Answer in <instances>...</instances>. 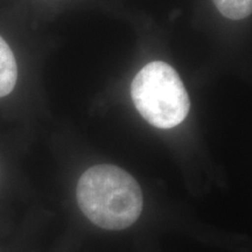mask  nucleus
Returning <instances> with one entry per match:
<instances>
[{
	"mask_svg": "<svg viewBox=\"0 0 252 252\" xmlns=\"http://www.w3.org/2000/svg\"><path fill=\"white\" fill-rule=\"evenodd\" d=\"M17 80V61L9 46L0 36V97H5L12 93Z\"/></svg>",
	"mask_w": 252,
	"mask_h": 252,
	"instance_id": "nucleus-3",
	"label": "nucleus"
},
{
	"mask_svg": "<svg viewBox=\"0 0 252 252\" xmlns=\"http://www.w3.org/2000/svg\"><path fill=\"white\" fill-rule=\"evenodd\" d=\"M131 97L141 117L163 130L180 125L190 110L181 77L172 65L162 61L150 62L135 75Z\"/></svg>",
	"mask_w": 252,
	"mask_h": 252,
	"instance_id": "nucleus-2",
	"label": "nucleus"
},
{
	"mask_svg": "<svg viewBox=\"0 0 252 252\" xmlns=\"http://www.w3.org/2000/svg\"><path fill=\"white\" fill-rule=\"evenodd\" d=\"M223 17L230 20H242L251 15L252 0H213Z\"/></svg>",
	"mask_w": 252,
	"mask_h": 252,
	"instance_id": "nucleus-4",
	"label": "nucleus"
},
{
	"mask_svg": "<svg viewBox=\"0 0 252 252\" xmlns=\"http://www.w3.org/2000/svg\"><path fill=\"white\" fill-rule=\"evenodd\" d=\"M77 203L94 225L106 230H124L143 212V191L135 179L113 165L87 169L78 180Z\"/></svg>",
	"mask_w": 252,
	"mask_h": 252,
	"instance_id": "nucleus-1",
	"label": "nucleus"
}]
</instances>
